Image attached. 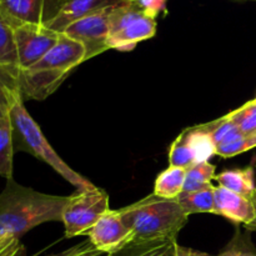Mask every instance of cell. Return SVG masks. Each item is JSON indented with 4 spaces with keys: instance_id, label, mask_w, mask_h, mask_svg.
<instances>
[{
    "instance_id": "cell-1",
    "label": "cell",
    "mask_w": 256,
    "mask_h": 256,
    "mask_svg": "<svg viewBox=\"0 0 256 256\" xmlns=\"http://www.w3.org/2000/svg\"><path fill=\"white\" fill-rule=\"evenodd\" d=\"M69 196H58L36 192L6 180L0 194V239L14 238L52 222H62Z\"/></svg>"
},
{
    "instance_id": "cell-2",
    "label": "cell",
    "mask_w": 256,
    "mask_h": 256,
    "mask_svg": "<svg viewBox=\"0 0 256 256\" xmlns=\"http://www.w3.org/2000/svg\"><path fill=\"white\" fill-rule=\"evenodd\" d=\"M122 222L134 232L132 242H169L176 240L189 215L176 199L149 195L120 209Z\"/></svg>"
},
{
    "instance_id": "cell-3",
    "label": "cell",
    "mask_w": 256,
    "mask_h": 256,
    "mask_svg": "<svg viewBox=\"0 0 256 256\" xmlns=\"http://www.w3.org/2000/svg\"><path fill=\"white\" fill-rule=\"evenodd\" d=\"M10 119H12V128H14V139L18 142V146L20 150H25L36 156L38 159L46 162L66 182L74 185L78 192L94 189L95 185L92 182L74 172L55 152V150L52 149V146L42 134L39 125L25 109L24 99H20L15 102L10 112Z\"/></svg>"
},
{
    "instance_id": "cell-4",
    "label": "cell",
    "mask_w": 256,
    "mask_h": 256,
    "mask_svg": "<svg viewBox=\"0 0 256 256\" xmlns=\"http://www.w3.org/2000/svg\"><path fill=\"white\" fill-rule=\"evenodd\" d=\"M156 32V19L145 14L134 0H122L115 5L109 18V49L132 52L140 42Z\"/></svg>"
},
{
    "instance_id": "cell-5",
    "label": "cell",
    "mask_w": 256,
    "mask_h": 256,
    "mask_svg": "<svg viewBox=\"0 0 256 256\" xmlns=\"http://www.w3.org/2000/svg\"><path fill=\"white\" fill-rule=\"evenodd\" d=\"M109 209V195L104 190L95 186L94 189L76 192L69 196L62 212L65 236L88 235Z\"/></svg>"
},
{
    "instance_id": "cell-6",
    "label": "cell",
    "mask_w": 256,
    "mask_h": 256,
    "mask_svg": "<svg viewBox=\"0 0 256 256\" xmlns=\"http://www.w3.org/2000/svg\"><path fill=\"white\" fill-rule=\"evenodd\" d=\"M60 32L49 29L46 25L24 24L14 28L18 64L20 70L32 68L42 60L58 42Z\"/></svg>"
},
{
    "instance_id": "cell-7",
    "label": "cell",
    "mask_w": 256,
    "mask_h": 256,
    "mask_svg": "<svg viewBox=\"0 0 256 256\" xmlns=\"http://www.w3.org/2000/svg\"><path fill=\"white\" fill-rule=\"evenodd\" d=\"M112 8L82 18L62 32V34L84 46L85 62L109 50V18Z\"/></svg>"
},
{
    "instance_id": "cell-8",
    "label": "cell",
    "mask_w": 256,
    "mask_h": 256,
    "mask_svg": "<svg viewBox=\"0 0 256 256\" xmlns=\"http://www.w3.org/2000/svg\"><path fill=\"white\" fill-rule=\"evenodd\" d=\"M65 0H0V14L14 28L48 25L58 16Z\"/></svg>"
},
{
    "instance_id": "cell-9",
    "label": "cell",
    "mask_w": 256,
    "mask_h": 256,
    "mask_svg": "<svg viewBox=\"0 0 256 256\" xmlns=\"http://www.w3.org/2000/svg\"><path fill=\"white\" fill-rule=\"evenodd\" d=\"M89 240L102 254L112 255L134 240V232L122 222L120 210L109 209L92 228Z\"/></svg>"
},
{
    "instance_id": "cell-10",
    "label": "cell",
    "mask_w": 256,
    "mask_h": 256,
    "mask_svg": "<svg viewBox=\"0 0 256 256\" xmlns=\"http://www.w3.org/2000/svg\"><path fill=\"white\" fill-rule=\"evenodd\" d=\"M214 214L226 218L235 224L248 228L256 222V208L252 199L236 194L222 186H214Z\"/></svg>"
},
{
    "instance_id": "cell-11",
    "label": "cell",
    "mask_w": 256,
    "mask_h": 256,
    "mask_svg": "<svg viewBox=\"0 0 256 256\" xmlns=\"http://www.w3.org/2000/svg\"><path fill=\"white\" fill-rule=\"evenodd\" d=\"M120 2L122 0H65L58 16L46 26L54 32H62L76 20L115 6Z\"/></svg>"
},
{
    "instance_id": "cell-12",
    "label": "cell",
    "mask_w": 256,
    "mask_h": 256,
    "mask_svg": "<svg viewBox=\"0 0 256 256\" xmlns=\"http://www.w3.org/2000/svg\"><path fill=\"white\" fill-rule=\"evenodd\" d=\"M19 75V66L0 65V118L9 115L15 102L22 99Z\"/></svg>"
},
{
    "instance_id": "cell-13",
    "label": "cell",
    "mask_w": 256,
    "mask_h": 256,
    "mask_svg": "<svg viewBox=\"0 0 256 256\" xmlns=\"http://www.w3.org/2000/svg\"><path fill=\"white\" fill-rule=\"evenodd\" d=\"M215 180L219 182L220 186L226 188L249 199H252L256 192L255 172L252 168L225 170L216 175Z\"/></svg>"
},
{
    "instance_id": "cell-14",
    "label": "cell",
    "mask_w": 256,
    "mask_h": 256,
    "mask_svg": "<svg viewBox=\"0 0 256 256\" xmlns=\"http://www.w3.org/2000/svg\"><path fill=\"white\" fill-rule=\"evenodd\" d=\"M182 132H184L185 140L194 155L195 164L209 162L210 158L216 155V144L212 140V135L202 128V125L188 128Z\"/></svg>"
},
{
    "instance_id": "cell-15",
    "label": "cell",
    "mask_w": 256,
    "mask_h": 256,
    "mask_svg": "<svg viewBox=\"0 0 256 256\" xmlns=\"http://www.w3.org/2000/svg\"><path fill=\"white\" fill-rule=\"evenodd\" d=\"M185 176L186 169L169 165L168 169L158 175L152 194L165 199H176L184 190Z\"/></svg>"
},
{
    "instance_id": "cell-16",
    "label": "cell",
    "mask_w": 256,
    "mask_h": 256,
    "mask_svg": "<svg viewBox=\"0 0 256 256\" xmlns=\"http://www.w3.org/2000/svg\"><path fill=\"white\" fill-rule=\"evenodd\" d=\"M14 158V128L10 114L0 118V178L12 179Z\"/></svg>"
},
{
    "instance_id": "cell-17",
    "label": "cell",
    "mask_w": 256,
    "mask_h": 256,
    "mask_svg": "<svg viewBox=\"0 0 256 256\" xmlns=\"http://www.w3.org/2000/svg\"><path fill=\"white\" fill-rule=\"evenodd\" d=\"M178 242H132L120 252L108 256H175Z\"/></svg>"
},
{
    "instance_id": "cell-18",
    "label": "cell",
    "mask_w": 256,
    "mask_h": 256,
    "mask_svg": "<svg viewBox=\"0 0 256 256\" xmlns=\"http://www.w3.org/2000/svg\"><path fill=\"white\" fill-rule=\"evenodd\" d=\"M180 205L188 215L199 212H212L214 214V186L205 188L198 192H182L178 196Z\"/></svg>"
},
{
    "instance_id": "cell-19",
    "label": "cell",
    "mask_w": 256,
    "mask_h": 256,
    "mask_svg": "<svg viewBox=\"0 0 256 256\" xmlns=\"http://www.w3.org/2000/svg\"><path fill=\"white\" fill-rule=\"evenodd\" d=\"M215 165L212 162H196L192 168L186 170L185 176L184 190L182 192H198V190L205 189L210 186L212 182L215 179Z\"/></svg>"
},
{
    "instance_id": "cell-20",
    "label": "cell",
    "mask_w": 256,
    "mask_h": 256,
    "mask_svg": "<svg viewBox=\"0 0 256 256\" xmlns=\"http://www.w3.org/2000/svg\"><path fill=\"white\" fill-rule=\"evenodd\" d=\"M202 128L212 135V140L215 142L216 146L218 145H224L232 142H236V140L245 136L240 132L239 128L232 120L228 119L226 116L220 118V119L215 120L212 122L202 124Z\"/></svg>"
},
{
    "instance_id": "cell-21",
    "label": "cell",
    "mask_w": 256,
    "mask_h": 256,
    "mask_svg": "<svg viewBox=\"0 0 256 256\" xmlns=\"http://www.w3.org/2000/svg\"><path fill=\"white\" fill-rule=\"evenodd\" d=\"M0 65L19 66L14 39V29L10 26L9 22L2 18V14H0Z\"/></svg>"
},
{
    "instance_id": "cell-22",
    "label": "cell",
    "mask_w": 256,
    "mask_h": 256,
    "mask_svg": "<svg viewBox=\"0 0 256 256\" xmlns=\"http://www.w3.org/2000/svg\"><path fill=\"white\" fill-rule=\"evenodd\" d=\"M225 116L232 120L245 136H250L256 132V99L250 100Z\"/></svg>"
},
{
    "instance_id": "cell-23",
    "label": "cell",
    "mask_w": 256,
    "mask_h": 256,
    "mask_svg": "<svg viewBox=\"0 0 256 256\" xmlns=\"http://www.w3.org/2000/svg\"><path fill=\"white\" fill-rule=\"evenodd\" d=\"M195 164L194 155L185 140L184 132L179 135L169 149V165L189 169Z\"/></svg>"
},
{
    "instance_id": "cell-24",
    "label": "cell",
    "mask_w": 256,
    "mask_h": 256,
    "mask_svg": "<svg viewBox=\"0 0 256 256\" xmlns=\"http://www.w3.org/2000/svg\"><path fill=\"white\" fill-rule=\"evenodd\" d=\"M216 256H256V249L250 239L238 234Z\"/></svg>"
},
{
    "instance_id": "cell-25",
    "label": "cell",
    "mask_w": 256,
    "mask_h": 256,
    "mask_svg": "<svg viewBox=\"0 0 256 256\" xmlns=\"http://www.w3.org/2000/svg\"><path fill=\"white\" fill-rule=\"evenodd\" d=\"M256 148V142H254L252 136H244L242 139L236 140V142H229V144L218 145L216 146V155L228 159V158H232L235 155L242 154V152H248L250 149Z\"/></svg>"
},
{
    "instance_id": "cell-26",
    "label": "cell",
    "mask_w": 256,
    "mask_h": 256,
    "mask_svg": "<svg viewBox=\"0 0 256 256\" xmlns=\"http://www.w3.org/2000/svg\"><path fill=\"white\" fill-rule=\"evenodd\" d=\"M102 252H98L92 244L90 242V240L88 242H82L79 245H75V246L70 248V249L65 250V252H59V254L49 255V256H100Z\"/></svg>"
},
{
    "instance_id": "cell-27",
    "label": "cell",
    "mask_w": 256,
    "mask_h": 256,
    "mask_svg": "<svg viewBox=\"0 0 256 256\" xmlns=\"http://www.w3.org/2000/svg\"><path fill=\"white\" fill-rule=\"evenodd\" d=\"M24 252V248L20 244L19 239L8 238L0 239V256H19Z\"/></svg>"
},
{
    "instance_id": "cell-28",
    "label": "cell",
    "mask_w": 256,
    "mask_h": 256,
    "mask_svg": "<svg viewBox=\"0 0 256 256\" xmlns=\"http://www.w3.org/2000/svg\"><path fill=\"white\" fill-rule=\"evenodd\" d=\"M134 2L145 14L154 18V19H156L160 12H164L158 0H134Z\"/></svg>"
},
{
    "instance_id": "cell-29",
    "label": "cell",
    "mask_w": 256,
    "mask_h": 256,
    "mask_svg": "<svg viewBox=\"0 0 256 256\" xmlns=\"http://www.w3.org/2000/svg\"><path fill=\"white\" fill-rule=\"evenodd\" d=\"M175 256H210L206 252H198V250L190 249V248L182 246V245L178 244L176 246V252H175Z\"/></svg>"
},
{
    "instance_id": "cell-30",
    "label": "cell",
    "mask_w": 256,
    "mask_h": 256,
    "mask_svg": "<svg viewBox=\"0 0 256 256\" xmlns=\"http://www.w3.org/2000/svg\"><path fill=\"white\" fill-rule=\"evenodd\" d=\"M158 2H159V5H160V6H162V12H166V2H168V0H158Z\"/></svg>"
},
{
    "instance_id": "cell-31",
    "label": "cell",
    "mask_w": 256,
    "mask_h": 256,
    "mask_svg": "<svg viewBox=\"0 0 256 256\" xmlns=\"http://www.w3.org/2000/svg\"><path fill=\"white\" fill-rule=\"evenodd\" d=\"M252 202H254V205H255V208H256V192H255L254 196H252Z\"/></svg>"
},
{
    "instance_id": "cell-32",
    "label": "cell",
    "mask_w": 256,
    "mask_h": 256,
    "mask_svg": "<svg viewBox=\"0 0 256 256\" xmlns=\"http://www.w3.org/2000/svg\"><path fill=\"white\" fill-rule=\"evenodd\" d=\"M250 136H252V139H254V142H256V132H254V134H252V135H250Z\"/></svg>"
},
{
    "instance_id": "cell-33",
    "label": "cell",
    "mask_w": 256,
    "mask_h": 256,
    "mask_svg": "<svg viewBox=\"0 0 256 256\" xmlns=\"http://www.w3.org/2000/svg\"><path fill=\"white\" fill-rule=\"evenodd\" d=\"M249 229H256V222H254V224H252V226H250V228H249Z\"/></svg>"
},
{
    "instance_id": "cell-34",
    "label": "cell",
    "mask_w": 256,
    "mask_h": 256,
    "mask_svg": "<svg viewBox=\"0 0 256 256\" xmlns=\"http://www.w3.org/2000/svg\"><path fill=\"white\" fill-rule=\"evenodd\" d=\"M19 256H25V255H24V252H22V254H20Z\"/></svg>"
},
{
    "instance_id": "cell-35",
    "label": "cell",
    "mask_w": 256,
    "mask_h": 256,
    "mask_svg": "<svg viewBox=\"0 0 256 256\" xmlns=\"http://www.w3.org/2000/svg\"><path fill=\"white\" fill-rule=\"evenodd\" d=\"M106 256H108V255H106Z\"/></svg>"
}]
</instances>
